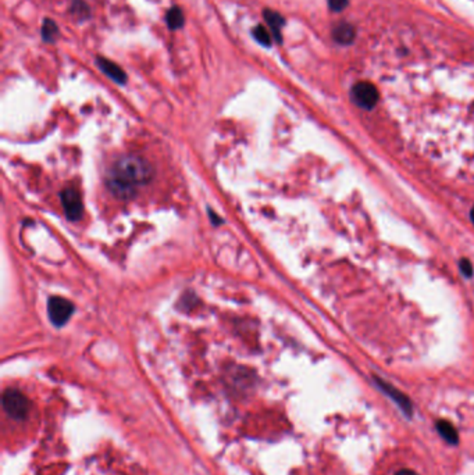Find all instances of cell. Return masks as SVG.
<instances>
[{
	"label": "cell",
	"mask_w": 474,
	"mask_h": 475,
	"mask_svg": "<svg viewBox=\"0 0 474 475\" xmlns=\"http://www.w3.org/2000/svg\"><path fill=\"white\" fill-rule=\"evenodd\" d=\"M154 175L155 170L146 158L128 155L113 163L106 177V185L116 198L128 200L148 185Z\"/></svg>",
	"instance_id": "obj_1"
},
{
	"label": "cell",
	"mask_w": 474,
	"mask_h": 475,
	"mask_svg": "<svg viewBox=\"0 0 474 475\" xmlns=\"http://www.w3.org/2000/svg\"><path fill=\"white\" fill-rule=\"evenodd\" d=\"M263 17L267 23V25L270 27V31H272V35L274 37V40L279 43L282 40V37H281V28L285 25V20L281 14H278L276 11L270 10V8H266L263 11Z\"/></svg>",
	"instance_id": "obj_7"
},
{
	"label": "cell",
	"mask_w": 474,
	"mask_h": 475,
	"mask_svg": "<svg viewBox=\"0 0 474 475\" xmlns=\"http://www.w3.org/2000/svg\"><path fill=\"white\" fill-rule=\"evenodd\" d=\"M57 35H59L57 25L52 20L46 18L43 21V25H42V38L46 40V42H54L56 38H57Z\"/></svg>",
	"instance_id": "obj_12"
},
{
	"label": "cell",
	"mask_w": 474,
	"mask_h": 475,
	"mask_svg": "<svg viewBox=\"0 0 474 475\" xmlns=\"http://www.w3.org/2000/svg\"><path fill=\"white\" fill-rule=\"evenodd\" d=\"M395 475H417L415 471H412V470H400V471H398Z\"/></svg>",
	"instance_id": "obj_16"
},
{
	"label": "cell",
	"mask_w": 474,
	"mask_h": 475,
	"mask_svg": "<svg viewBox=\"0 0 474 475\" xmlns=\"http://www.w3.org/2000/svg\"><path fill=\"white\" fill-rule=\"evenodd\" d=\"M352 99L359 107L366 109V110H371L377 105V102L380 99V93L373 83L357 82L355 86L352 88Z\"/></svg>",
	"instance_id": "obj_4"
},
{
	"label": "cell",
	"mask_w": 474,
	"mask_h": 475,
	"mask_svg": "<svg viewBox=\"0 0 474 475\" xmlns=\"http://www.w3.org/2000/svg\"><path fill=\"white\" fill-rule=\"evenodd\" d=\"M96 64H98V67H99V69H100L109 78L113 79L115 82L121 83V85L127 82V76H125V73L120 69L116 63H113V61H110V60H108V59H105V57H98V59H96Z\"/></svg>",
	"instance_id": "obj_6"
},
{
	"label": "cell",
	"mask_w": 474,
	"mask_h": 475,
	"mask_svg": "<svg viewBox=\"0 0 474 475\" xmlns=\"http://www.w3.org/2000/svg\"><path fill=\"white\" fill-rule=\"evenodd\" d=\"M378 384H380V387L383 388V391H386L388 395L393 396L394 397V400H396L398 401V404L405 410V411H407V413H410V410H412V406L409 404V401H407V397H405L403 395H400L396 389H394L393 387H388L386 382H383V381H378Z\"/></svg>",
	"instance_id": "obj_11"
},
{
	"label": "cell",
	"mask_w": 474,
	"mask_h": 475,
	"mask_svg": "<svg viewBox=\"0 0 474 475\" xmlns=\"http://www.w3.org/2000/svg\"><path fill=\"white\" fill-rule=\"evenodd\" d=\"M74 313V305L60 296L50 298L47 302V316L54 327H63Z\"/></svg>",
	"instance_id": "obj_3"
},
{
	"label": "cell",
	"mask_w": 474,
	"mask_h": 475,
	"mask_svg": "<svg viewBox=\"0 0 474 475\" xmlns=\"http://www.w3.org/2000/svg\"><path fill=\"white\" fill-rule=\"evenodd\" d=\"M3 407L8 417L23 420L30 411V401L17 389H7L3 395Z\"/></svg>",
	"instance_id": "obj_2"
},
{
	"label": "cell",
	"mask_w": 474,
	"mask_h": 475,
	"mask_svg": "<svg viewBox=\"0 0 474 475\" xmlns=\"http://www.w3.org/2000/svg\"><path fill=\"white\" fill-rule=\"evenodd\" d=\"M355 28L348 23L338 24L333 31V38L340 45H349L355 40Z\"/></svg>",
	"instance_id": "obj_8"
},
{
	"label": "cell",
	"mask_w": 474,
	"mask_h": 475,
	"mask_svg": "<svg viewBox=\"0 0 474 475\" xmlns=\"http://www.w3.org/2000/svg\"><path fill=\"white\" fill-rule=\"evenodd\" d=\"M253 37L263 46L269 47L272 45V33L263 25H258L256 28H253Z\"/></svg>",
	"instance_id": "obj_13"
},
{
	"label": "cell",
	"mask_w": 474,
	"mask_h": 475,
	"mask_svg": "<svg viewBox=\"0 0 474 475\" xmlns=\"http://www.w3.org/2000/svg\"><path fill=\"white\" fill-rule=\"evenodd\" d=\"M166 23L170 30H180L185 23L183 10L180 7H171L166 14Z\"/></svg>",
	"instance_id": "obj_9"
},
{
	"label": "cell",
	"mask_w": 474,
	"mask_h": 475,
	"mask_svg": "<svg viewBox=\"0 0 474 475\" xmlns=\"http://www.w3.org/2000/svg\"><path fill=\"white\" fill-rule=\"evenodd\" d=\"M461 269H462L463 274H465V276H468V277H470V276L473 274V267H472V264H470L468 260H463V262H462V264H461Z\"/></svg>",
	"instance_id": "obj_15"
},
{
	"label": "cell",
	"mask_w": 474,
	"mask_h": 475,
	"mask_svg": "<svg viewBox=\"0 0 474 475\" xmlns=\"http://www.w3.org/2000/svg\"><path fill=\"white\" fill-rule=\"evenodd\" d=\"M60 199H62V206L66 213V217L70 221L79 220L83 211V203H82V198L79 191L74 188H67L62 191Z\"/></svg>",
	"instance_id": "obj_5"
},
{
	"label": "cell",
	"mask_w": 474,
	"mask_h": 475,
	"mask_svg": "<svg viewBox=\"0 0 474 475\" xmlns=\"http://www.w3.org/2000/svg\"><path fill=\"white\" fill-rule=\"evenodd\" d=\"M472 221H473V224H474V209H473V210H472Z\"/></svg>",
	"instance_id": "obj_17"
},
{
	"label": "cell",
	"mask_w": 474,
	"mask_h": 475,
	"mask_svg": "<svg viewBox=\"0 0 474 475\" xmlns=\"http://www.w3.org/2000/svg\"><path fill=\"white\" fill-rule=\"evenodd\" d=\"M348 4H349V0H328L330 10L335 11V13H340L344 8H347Z\"/></svg>",
	"instance_id": "obj_14"
},
{
	"label": "cell",
	"mask_w": 474,
	"mask_h": 475,
	"mask_svg": "<svg viewBox=\"0 0 474 475\" xmlns=\"http://www.w3.org/2000/svg\"><path fill=\"white\" fill-rule=\"evenodd\" d=\"M437 431H438V434L442 436L448 443L456 445L458 440H459L458 433H456V430L453 428V426H452L451 423H446V421H438V423H437Z\"/></svg>",
	"instance_id": "obj_10"
}]
</instances>
